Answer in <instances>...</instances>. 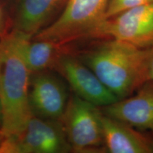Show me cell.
I'll list each match as a JSON object with an SVG mask.
<instances>
[{
	"label": "cell",
	"mask_w": 153,
	"mask_h": 153,
	"mask_svg": "<svg viewBox=\"0 0 153 153\" xmlns=\"http://www.w3.org/2000/svg\"><path fill=\"white\" fill-rule=\"evenodd\" d=\"M148 79L153 82V46L151 47L150 57L148 62Z\"/></svg>",
	"instance_id": "15"
},
{
	"label": "cell",
	"mask_w": 153,
	"mask_h": 153,
	"mask_svg": "<svg viewBox=\"0 0 153 153\" xmlns=\"http://www.w3.org/2000/svg\"><path fill=\"white\" fill-rule=\"evenodd\" d=\"M3 139H4V137H3V135H1V133H0V146H1V142H2Z\"/></svg>",
	"instance_id": "16"
},
{
	"label": "cell",
	"mask_w": 153,
	"mask_h": 153,
	"mask_svg": "<svg viewBox=\"0 0 153 153\" xmlns=\"http://www.w3.org/2000/svg\"><path fill=\"white\" fill-rule=\"evenodd\" d=\"M69 98L65 83L55 74L48 70L31 74L29 102L33 116L60 120Z\"/></svg>",
	"instance_id": "8"
},
{
	"label": "cell",
	"mask_w": 153,
	"mask_h": 153,
	"mask_svg": "<svg viewBox=\"0 0 153 153\" xmlns=\"http://www.w3.org/2000/svg\"><path fill=\"white\" fill-rule=\"evenodd\" d=\"M108 3V0H69L59 16L32 38L66 46L82 38L93 37L105 19Z\"/></svg>",
	"instance_id": "3"
},
{
	"label": "cell",
	"mask_w": 153,
	"mask_h": 153,
	"mask_svg": "<svg viewBox=\"0 0 153 153\" xmlns=\"http://www.w3.org/2000/svg\"><path fill=\"white\" fill-rule=\"evenodd\" d=\"M101 111L91 103L74 94L69 98L60 121L71 150L93 152L104 144Z\"/></svg>",
	"instance_id": "5"
},
{
	"label": "cell",
	"mask_w": 153,
	"mask_h": 153,
	"mask_svg": "<svg viewBox=\"0 0 153 153\" xmlns=\"http://www.w3.org/2000/svg\"><path fill=\"white\" fill-rule=\"evenodd\" d=\"M93 37H108L143 48L152 47L153 2L128 9L104 19L95 30Z\"/></svg>",
	"instance_id": "6"
},
{
	"label": "cell",
	"mask_w": 153,
	"mask_h": 153,
	"mask_svg": "<svg viewBox=\"0 0 153 153\" xmlns=\"http://www.w3.org/2000/svg\"><path fill=\"white\" fill-rule=\"evenodd\" d=\"M152 2L153 0H108L105 19L116 16L128 9Z\"/></svg>",
	"instance_id": "13"
},
{
	"label": "cell",
	"mask_w": 153,
	"mask_h": 153,
	"mask_svg": "<svg viewBox=\"0 0 153 153\" xmlns=\"http://www.w3.org/2000/svg\"><path fill=\"white\" fill-rule=\"evenodd\" d=\"M2 9L0 7V38L8 33V26Z\"/></svg>",
	"instance_id": "14"
},
{
	"label": "cell",
	"mask_w": 153,
	"mask_h": 153,
	"mask_svg": "<svg viewBox=\"0 0 153 153\" xmlns=\"http://www.w3.org/2000/svg\"><path fill=\"white\" fill-rule=\"evenodd\" d=\"M69 0H18L13 30L33 38L52 23Z\"/></svg>",
	"instance_id": "10"
},
{
	"label": "cell",
	"mask_w": 153,
	"mask_h": 153,
	"mask_svg": "<svg viewBox=\"0 0 153 153\" xmlns=\"http://www.w3.org/2000/svg\"><path fill=\"white\" fill-rule=\"evenodd\" d=\"M135 92L101 107V112L135 128L153 133V82H146Z\"/></svg>",
	"instance_id": "9"
},
{
	"label": "cell",
	"mask_w": 153,
	"mask_h": 153,
	"mask_svg": "<svg viewBox=\"0 0 153 153\" xmlns=\"http://www.w3.org/2000/svg\"><path fill=\"white\" fill-rule=\"evenodd\" d=\"M151 47L110 39L85 51L79 59L118 98L135 92L148 79Z\"/></svg>",
	"instance_id": "2"
},
{
	"label": "cell",
	"mask_w": 153,
	"mask_h": 153,
	"mask_svg": "<svg viewBox=\"0 0 153 153\" xmlns=\"http://www.w3.org/2000/svg\"><path fill=\"white\" fill-rule=\"evenodd\" d=\"M60 120L33 116L20 133L4 137L0 153H65L71 151Z\"/></svg>",
	"instance_id": "4"
},
{
	"label": "cell",
	"mask_w": 153,
	"mask_h": 153,
	"mask_svg": "<svg viewBox=\"0 0 153 153\" xmlns=\"http://www.w3.org/2000/svg\"><path fill=\"white\" fill-rule=\"evenodd\" d=\"M53 69L65 79L74 94L96 106H108L119 99L87 65L73 55L63 53Z\"/></svg>",
	"instance_id": "7"
},
{
	"label": "cell",
	"mask_w": 153,
	"mask_h": 153,
	"mask_svg": "<svg viewBox=\"0 0 153 153\" xmlns=\"http://www.w3.org/2000/svg\"><path fill=\"white\" fill-rule=\"evenodd\" d=\"M65 46L45 40L29 38L25 43L24 56L30 73L53 69Z\"/></svg>",
	"instance_id": "12"
},
{
	"label": "cell",
	"mask_w": 153,
	"mask_h": 153,
	"mask_svg": "<svg viewBox=\"0 0 153 153\" xmlns=\"http://www.w3.org/2000/svg\"><path fill=\"white\" fill-rule=\"evenodd\" d=\"M104 145L111 153H152L153 140L123 122L102 114Z\"/></svg>",
	"instance_id": "11"
},
{
	"label": "cell",
	"mask_w": 153,
	"mask_h": 153,
	"mask_svg": "<svg viewBox=\"0 0 153 153\" xmlns=\"http://www.w3.org/2000/svg\"><path fill=\"white\" fill-rule=\"evenodd\" d=\"M29 38L13 29L0 38V133L4 137L20 133L33 116L29 102L31 73L24 56Z\"/></svg>",
	"instance_id": "1"
},
{
	"label": "cell",
	"mask_w": 153,
	"mask_h": 153,
	"mask_svg": "<svg viewBox=\"0 0 153 153\" xmlns=\"http://www.w3.org/2000/svg\"><path fill=\"white\" fill-rule=\"evenodd\" d=\"M0 127H1V109H0Z\"/></svg>",
	"instance_id": "17"
}]
</instances>
